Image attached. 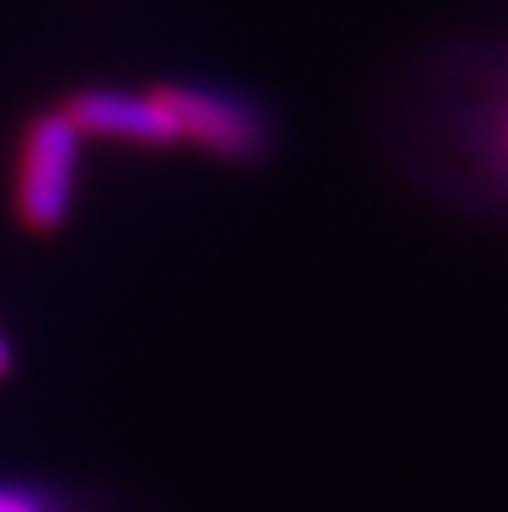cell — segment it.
I'll return each mask as SVG.
<instances>
[{
  "instance_id": "1",
  "label": "cell",
  "mask_w": 508,
  "mask_h": 512,
  "mask_svg": "<svg viewBox=\"0 0 508 512\" xmlns=\"http://www.w3.org/2000/svg\"><path fill=\"white\" fill-rule=\"evenodd\" d=\"M80 132L56 112H40L28 120L20 136V156H16V216L32 232H52L68 220L72 212V192H76V164H80Z\"/></svg>"
},
{
  "instance_id": "2",
  "label": "cell",
  "mask_w": 508,
  "mask_h": 512,
  "mask_svg": "<svg viewBox=\"0 0 508 512\" xmlns=\"http://www.w3.org/2000/svg\"><path fill=\"white\" fill-rule=\"evenodd\" d=\"M156 92L176 124V144H196L224 160H248L260 152L264 124L252 104L196 84H160Z\"/></svg>"
},
{
  "instance_id": "3",
  "label": "cell",
  "mask_w": 508,
  "mask_h": 512,
  "mask_svg": "<svg viewBox=\"0 0 508 512\" xmlns=\"http://www.w3.org/2000/svg\"><path fill=\"white\" fill-rule=\"evenodd\" d=\"M64 116L80 136L136 144V148H168L176 144V124L156 88L148 92H116V88H84L64 100Z\"/></svg>"
},
{
  "instance_id": "4",
  "label": "cell",
  "mask_w": 508,
  "mask_h": 512,
  "mask_svg": "<svg viewBox=\"0 0 508 512\" xmlns=\"http://www.w3.org/2000/svg\"><path fill=\"white\" fill-rule=\"evenodd\" d=\"M500 76H496V88H484L488 100L480 104V116H476V148H480V164H484V176L488 184L496 188L492 196L508 200V48L500 52Z\"/></svg>"
},
{
  "instance_id": "5",
  "label": "cell",
  "mask_w": 508,
  "mask_h": 512,
  "mask_svg": "<svg viewBox=\"0 0 508 512\" xmlns=\"http://www.w3.org/2000/svg\"><path fill=\"white\" fill-rule=\"evenodd\" d=\"M0 512H44V504L28 492H16V488H0Z\"/></svg>"
},
{
  "instance_id": "6",
  "label": "cell",
  "mask_w": 508,
  "mask_h": 512,
  "mask_svg": "<svg viewBox=\"0 0 508 512\" xmlns=\"http://www.w3.org/2000/svg\"><path fill=\"white\" fill-rule=\"evenodd\" d=\"M12 368V352H8V344H4V336H0V376Z\"/></svg>"
}]
</instances>
